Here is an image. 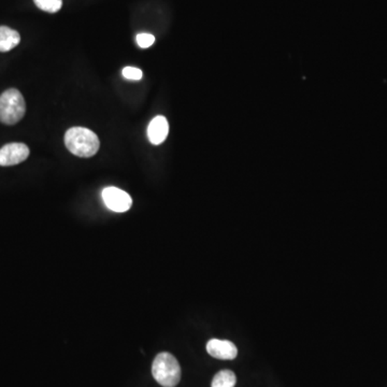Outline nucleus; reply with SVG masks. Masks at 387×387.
Listing matches in <instances>:
<instances>
[{"instance_id":"nucleus-1","label":"nucleus","mask_w":387,"mask_h":387,"mask_svg":"<svg viewBox=\"0 0 387 387\" xmlns=\"http://www.w3.org/2000/svg\"><path fill=\"white\" fill-rule=\"evenodd\" d=\"M67 149L79 157H92L98 152L100 141L97 135L85 127H72L65 135Z\"/></svg>"},{"instance_id":"nucleus-2","label":"nucleus","mask_w":387,"mask_h":387,"mask_svg":"<svg viewBox=\"0 0 387 387\" xmlns=\"http://www.w3.org/2000/svg\"><path fill=\"white\" fill-rule=\"evenodd\" d=\"M152 374L163 387L176 386L181 380L180 363L170 353H159L153 361Z\"/></svg>"},{"instance_id":"nucleus-3","label":"nucleus","mask_w":387,"mask_h":387,"mask_svg":"<svg viewBox=\"0 0 387 387\" xmlns=\"http://www.w3.org/2000/svg\"><path fill=\"white\" fill-rule=\"evenodd\" d=\"M26 111V105L19 90L10 88L0 96V122L7 125L19 123Z\"/></svg>"},{"instance_id":"nucleus-4","label":"nucleus","mask_w":387,"mask_h":387,"mask_svg":"<svg viewBox=\"0 0 387 387\" xmlns=\"http://www.w3.org/2000/svg\"><path fill=\"white\" fill-rule=\"evenodd\" d=\"M101 196L106 206L117 213L129 211L133 204V200L126 192L113 186L106 188L102 190Z\"/></svg>"},{"instance_id":"nucleus-5","label":"nucleus","mask_w":387,"mask_h":387,"mask_svg":"<svg viewBox=\"0 0 387 387\" xmlns=\"http://www.w3.org/2000/svg\"><path fill=\"white\" fill-rule=\"evenodd\" d=\"M29 149L24 143H9L0 149V166L21 164L28 158Z\"/></svg>"},{"instance_id":"nucleus-6","label":"nucleus","mask_w":387,"mask_h":387,"mask_svg":"<svg viewBox=\"0 0 387 387\" xmlns=\"http://www.w3.org/2000/svg\"><path fill=\"white\" fill-rule=\"evenodd\" d=\"M207 351L214 359L223 361H233L238 355L237 347L229 340H210L207 343Z\"/></svg>"},{"instance_id":"nucleus-7","label":"nucleus","mask_w":387,"mask_h":387,"mask_svg":"<svg viewBox=\"0 0 387 387\" xmlns=\"http://www.w3.org/2000/svg\"><path fill=\"white\" fill-rule=\"evenodd\" d=\"M168 133V121L162 115L154 117L147 127V138L154 145H162L166 140Z\"/></svg>"},{"instance_id":"nucleus-8","label":"nucleus","mask_w":387,"mask_h":387,"mask_svg":"<svg viewBox=\"0 0 387 387\" xmlns=\"http://www.w3.org/2000/svg\"><path fill=\"white\" fill-rule=\"evenodd\" d=\"M21 36L15 29L0 26V52H9L19 45Z\"/></svg>"},{"instance_id":"nucleus-9","label":"nucleus","mask_w":387,"mask_h":387,"mask_svg":"<svg viewBox=\"0 0 387 387\" xmlns=\"http://www.w3.org/2000/svg\"><path fill=\"white\" fill-rule=\"evenodd\" d=\"M237 378L231 370H222L216 373L211 387H235Z\"/></svg>"},{"instance_id":"nucleus-10","label":"nucleus","mask_w":387,"mask_h":387,"mask_svg":"<svg viewBox=\"0 0 387 387\" xmlns=\"http://www.w3.org/2000/svg\"><path fill=\"white\" fill-rule=\"evenodd\" d=\"M39 9L49 13H56L62 9L63 0H33Z\"/></svg>"},{"instance_id":"nucleus-11","label":"nucleus","mask_w":387,"mask_h":387,"mask_svg":"<svg viewBox=\"0 0 387 387\" xmlns=\"http://www.w3.org/2000/svg\"><path fill=\"white\" fill-rule=\"evenodd\" d=\"M135 41H137V44H138L141 49H147L154 44L155 37L151 35V33H139V35H137V37H135Z\"/></svg>"},{"instance_id":"nucleus-12","label":"nucleus","mask_w":387,"mask_h":387,"mask_svg":"<svg viewBox=\"0 0 387 387\" xmlns=\"http://www.w3.org/2000/svg\"><path fill=\"white\" fill-rule=\"evenodd\" d=\"M122 74H123L124 78L133 80V81H138L143 76L142 72L139 68H135V67H125Z\"/></svg>"}]
</instances>
